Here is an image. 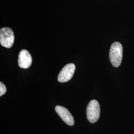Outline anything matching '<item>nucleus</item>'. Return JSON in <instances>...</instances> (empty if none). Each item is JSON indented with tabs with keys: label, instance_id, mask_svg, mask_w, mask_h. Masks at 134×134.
<instances>
[{
	"label": "nucleus",
	"instance_id": "f03ea898",
	"mask_svg": "<svg viewBox=\"0 0 134 134\" xmlns=\"http://www.w3.org/2000/svg\"><path fill=\"white\" fill-rule=\"evenodd\" d=\"M100 113V105L96 100L91 101L86 108V116L88 120L91 123H94L98 120Z\"/></svg>",
	"mask_w": 134,
	"mask_h": 134
},
{
	"label": "nucleus",
	"instance_id": "20e7f679",
	"mask_svg": "<svg viewBox=\"0 0 134 134\" xmlns=\"http://www.w3.org/2000/svg\"><path fill=\"white\" fill-rule=\"evenodd\" d=\"M76 67L72 63H70L63 67L58 77V80L61 82H65L70 81L73 77Z\"/></svg>",
	"mask_w": 134,
	"mask_h": 134
},
{
	"label": "nucleus",
	"instance_id": "423d86ee",
	"mask_svg": "<svg viewBox=\"0 0 134 134\" xmlns=\"http://www.w3.org/2000/svg\"><path fill=\"white\" fill-rule=\"evenodd\" d=\"M32 62V57L29 51L25 49L21 50L18 58V65L19 67L23 69H27L31 66Z\"/></svg>",
	"mask_w": 134,
	"mask_h": 134
},
{
	"label": "nucleus",
	"instance_id": "39448f33",
	"mask_svg": "<svg viewBox=\"0 0 134 134\" xmlns=\"http://www.w3.org/2000/svg\"><path fill=\"white\" fill-rule=\"evenodd\" d=\"M55 110L61 118L67 125L71 126L74 125L75 121L74 117L67 108L61 106H56Z\"/></svg>",
	"mask_w": 134,
	"mask_h": 134
},
{
	"label": "nucleus",
	"instance_id": "f257e3e1",
	"mask_svg": "<svg viewBox=\"0 0 134 134\" xmlns=\"http://www.w3.org/2000/svg\"><path fill=\"white\" fill-rule=\"evenodd\" d=\"M123 57V46L119 42L113 43L110 47L109 59L112 65L114 67H119Z\"/></svg>",
	"mask_w": 134,
	"mask_h": 134
},
{
	"label": "nucleus",
	"instance_id": "0eeeda50",
	"mask_svg": "<svg viewBox=\"0 0 134 134\" xmlns=\"http://www.w3.org/2000/svg\"><path fill=\"white\" fill-rule=\"evenodd\" d=\"M7 91V88L5 85L2 82H0V96H3L5 94Z\"/></svg>",
	"mask_w": 134,
	"mask_h": 134
},
{
	"label": "nucleus",
	"instance_id": "7ed1b4c3",
	"mask_svg": "<svg viewBox=\"0 0 134 134\" xmlns=\"http://www.w3.org/2000/svg\"><path fill=\"white\" fill-rule=\"evenodd\" d=\"M14 36L12 29L3 27L0 30V43L5 48H11L14 43Z\"/></svg>",
	"mask_w": 134,
	"mask_h": 134
}]
</instances>
